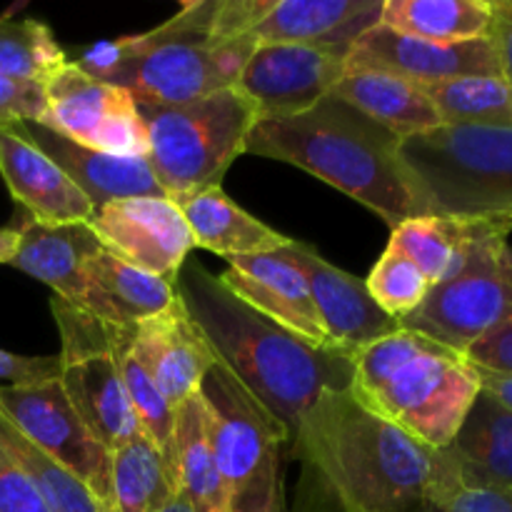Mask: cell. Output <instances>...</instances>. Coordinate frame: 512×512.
Returning a JSON list of instances; mask_svg holds the SVG:
<instances>
[{
	"label": "cell",
	"mask_w": 512,
	"mask_h": 512,
	"mask_svg": "<svg viewBox=\"0 0 512 512\" xmlns=\"http://www.w3.org/2000/svg\"><path fill=\"white\" fill-rule=\"evenodd\" d=\"M290 450L313 495L338 512H428L463 478L450 448L435 450L365 408L353 390H325L295 428Z\"/></svg>",
	"instance_id": "obj_1"
},
{
	"label": "cell",
	"mask_w": 512,
	"mask_h": 512,
	"mask_svg": "<svg viewBox=\"0 0 512 512\" xmlns=\"http://www.w3.org/2000/svg\"><path fill=\"white\" fill-rule=\"evenodd\" d=\"M275 0H195L153 30L103 40L73 60L138 103H188L235 88L258 48L253 30Z\"/></svg>",
	"instance_id": "obj_2"
},
{
	"label": "cell",
	"mask_w": 512,
	"mask_h": 512,
	"mask_svg": "<svg viewBox=\"0 0 512 512\" xmlns=\"http://www.w3.org/2000/svg\"><path fill=\"white\" fill-rule=\"evenodd\" d=\"M175 290L215 360L283 423L290 443L300 418L325 390L350 388V355L305 343L250 308L200 263L183 265Z\"/></svg>",
	"instance_id": "obj_3"
},
{
	"label": "cell",
	"mask_w": 512,
	"mask_h": 512,
	"mask_svg": "<svg viewBox=\"0 0 512 512\" xmlns=\"http://www.w3.org/2000/svg\"><path fill=\"white\" fill-rule=\"evenodd\" d=\"M245 153L315 175L373 210L390 230L423 213L418 188L400 158V138L345 100L328 95L285 118H260Z\"/></svg>",
	"instance_id": "obj_4"
},
{
	"label": "cell",
	"mask_w": 512,
	"mask_h": 512,
	"mask_svg": "<svg viewBox=\"0 0 512 512\" xmlns=\"http://www.w3.org/2000/svg\"><path fill=\"white\" fill-rule=\"evenodd\" d=\"M355 398L435 450L448 448L480 395L478 368L463 353L398 328L350 355Z\"/></svg>",
	"instance_id": "obj_5"
},
{
	"label": "cell",
	"mask_w": 512,
	"mask_h": 512,
	"mask_svg": "<svg viewBox=\"0 0 512 512\" xmlns=\"http://www.w3.org/2000/svg\"><path fill=\"white\" fill-rule=\"evenodd\" d=\"M425 215L493 228L512 210V128L443 123L400 140Z\"/></svg>",
	"instance_id": "obj_6"
},
{
	"label": "cell",
	"mask_w": 512,
	"mask_h": 512,
	"mask_svg": "<svg viewBox=\"0 0 512 512\" xmlns=\"http://www.w3.org/2000/svg\"><path fill=\"white\" fill-rule=\"evenodd\" d=\"M138 110L148 133V163L170 200L220 185L260 120L253 100L238 88L188 103H138Z\"/></svg>",
	"instance_id": "obj_7"
},
{
	"label": "cell",
	"mask_w": 512,
	"mask_h": 512,
	"mask_svg": "<svg viewBox=\"0 0 512 512\" xmlns=\"http://www.w3.org/2000/svg\"><path fill=\"white\" fill-rule=\"evenodd\" d=\"M210 445L233 512H283V455L290 435L220 363L200 385Z\"/></svg>",
	"instance_id": "obj_8"
},
{
	"label": "cell",
	"mask_w": 512,
	"mask_h": 512,
	"mask_svg": "<svg viewBox=\"0 0 512 512\" xmlns=\"http://www.w3.org/2000/svg\"><path fill=\"white\" fill-rule=\"evenodd\" d=\"M468 258L445 283L433 285L418 310L400 320L445 348L463 353L490 330L512 323V248L508 238L473 225Z\"/></svg>",
	"instance_id": "obj_9"
},
{
	"label": "cell",
	"mask_w": 512,
	"mask_h": 512,
	"mask_svg": "<svg viewBox=\"0 0 512 512\" xmlns=\"http://www.w3.org/2000/svg\"><path fill=\"white\" fill-rule=\"evenodd\" d=\"M50 308L60 330V385L90 433L113 453L143 433L115 360L118 328L100 323L55 295Z\"/></svg>",
	"instance_id": "obj_10"
},
{
	"label": "cell",
	"mask_w": 512,
	"mask_h": 512,
	"mask_svg": "<svg viewBox=\"0 0 512 512\" xmlns=\"http://www.w3.org/2000/svg\"><path fill=\"white\" fill-rule=\"evenodd\" d=\"M43 88L45 113L40 125L83 148L148 158V133L128 90L90 78L73 60L50 75Z\"/></svg>",
	"instance_id": "obj_11"
},
{
	"label": "cell",
	"mask_w": 512,
	"mask_h": 512,
	"mask_svg": "<svg viewBox=\"0 0 512 512\" xmlns=\"http://www.w3.org/2000/svg\"><path fill=\"white\" fill-rule=\"evenodd\" d=\"M0 413L110 510V450L83 423L58 375L0 385Z\"/></svg>",
	"instance_id": "obj_12"
},
{
	"label": "cell",
	"mask_w": 512,
	"mask_h": 512,
	"mask_svg": "<svg viewBox=\"0 0 512 512\" xmlns=\"http://www.w3.org/2000/svg\"><path fill=\"white\" fill-rule=\"evenodd\" d=\"M88 228L108 253L123 263L178 283L193 245L178 205L165 195L123 198L95 208Z\"/></svg>",
	"instance_id": "obj_13"
},
{
	"label": "cell",
	"mask_w": 512,
	"mask_h": 512,
	"mask_svg": "<svg viewBox=\"0 0 512 512\" xmlns=\"http://www.w3.org/2000/svg\"><path fill=\"white\" fill-rule=\"evenodd\" d=\"M348 73V53L305 45H258L235 88L253 100L260 118H285L333 95Z\"/></svg>",
	"instance_id": "obj_14"
},
{
	"label": "cell",
	"mask_w": 512,
	"mask_h": 512,
	"mask_svg": "<svg viewBox=\"0 0 512 512\" xmlns=\"http://www.w3.org/2000/svg\"><path fill=\"white\" fill-rule=\"evenodd\" d=\"M348 70H380L418 85H438L460 78H500L498 55L490 38L433 43L380 23L350 48Z\"/></svg>",
	"instance_id": "obj_15"
},
{
	"label": "cell",
	"mask_w": 512,
	"mask_h": 512,
	"mask_svg": "<svg viewBox=\"0 0 512 512\" xmlns=\"http://www.w3.org/2000/svg\"><path fill=\"white\" fill-rule=\"evenodd\" d=\"M290 253L308 280L330 350L353 355L400 328L398 320L380 310L363 278L335 268L318 250L298 240L290 243Z\"/></svg>",
	"instance_id": "obj_16"
},
{
	"label": "cell",
	"mask_w": 512,
	"mask_h": 512,
	"mask_svg": "<svg viewBox=\"0 0 512 512\" xmlns=\"http://www.w3.org/2000/svg\"><path fill=\"white\" fill-rule=\"evenodd\" d=\"M218 278L223 280L225 288L233 290L240 300H245L265 318L275 320L315 348L330 350L310 298L308 280L293 260L290 245L275 253L228 258V270Z\"/></svg>",
	"instance_id": "obj_17"
},
{
	"label": "cell",
	"mask_w": 512,
	"mask_h": 512,
	"mask_svg": "<svg viewBox=\"0 0 512 512\" xmlns=\"http://www.w3.org/2000/svg\"><path fill=\"white\" fill-rule=\"evenodd\" d=\"M130 343L153 383L175 408L200 393L205 375L218 363L180 298L135 325Z\"/></svg>",
	"instance_id": "obj_18"
},
{
	"label": "cell",
	"mask_w": 512,
	"mask_h": 512,
	"mask_svg": "<svg viewBox=\"0 0 512 512\" xmlns=\"http://www.w3.org/2000/svg\"><path fill=\"white\" fill-rule=\"evenodd\" d=\"M0 175L35 223L83 225L93 218L95 205L18 125L0 128Z\"/></svg>",
	"instance_id": "obj_19"
},
{
	"label": "cell",
	"mask_w": 512,
	"mask_h": 512,
	"mask_svg": "<svg viewBox=\"0 0 512 512\" xmlns=\"http://www.w3.org/2000/svg\"><path fill=\"white\" fill-rule=\"evenodd\" d=\"M383 0H275L255 25L258 45H305L350 53L380 23Z\"/></svg>",
	"instance_id": "obj_20"
},
{
	"label": "cell",
	"mask_w": 512,
	"mask_h": 512,
	"mask_svg": "<svg viewBox=\"0 0 512 512\" xmlns=\"http://www.w3.org/2000/svg\"><path fill=\"white\" fill-rule=\"evenodd\" d=\"M18 128L78 185L80 193L95 208L123 198H143V195H158L160 198V195H165L155 180L148 158H128V155H110L83 148V145L53 133L35 120L18 123Z\"/></svg>",
	"instance_id": "obj_21"
},
{
	"label": "cell",
	"mask_w": 512,
	"mask_h": 512,
	"mask_svg": "<svg viewBox=\"0 0 512 512\" xmlns=\"http://www.w3.org/2000/svg\"><path fill=\"white\" fill-rule=\"evenodd\" d=\"M20 248L13 268L53 288L55 298L83 310L88 298V260L103 245L83 225H43L25 218L18 225Z\"/></svg>",
	"instance_id": "obj_22"
},
{
	"label": "cell",
	"mask_w": 512,
	"mask_h": 512,
	"mask_svg": "<svg viewBox=\"0 0 512 512\" xmlns=\"http://www.w3.org/2000/svg\"><path fill=\"white\" fill-rule=\"evenodd\" d=\"M173 203L178 205L188 223L195 248L223 255L225 260L235 255L275 253L293 243V238L278 233L240 208L220 185L180 195V198H173Z\"/></svg>",
	"instance_id": "obj_23"
},
{
	"label": "cell",
	"mask_w": 512,
	"mask_h": 512,
	"mask_svg": "<svg viewBox=\"0 0 512 512\" xmlns=\"http://www.w3.org/2000/svg\"><path fill=\"white\" fill-rule=\"evenodd\" d=\"M175 298V283L143 273L105 248L88 260V298L83 313L100 323L130 330L173 305Z\"/></svg>",
	"instance_id": "obj_24"
},
{
	"label": "cell",
	"mask_w": 512,
	"mask_h": 512,
	"mask_svg": "<svg viewBox=\"0 0 512 512\" xmlns=\"http://www.w3.org/2000/svg\"><path fill=\"white\" fill-rule=\"evenodd\" d=\"M335 98L345 100L388 128L400 140L443 125L438 108L418 83L380 70H348L333 90Z\"/></svg>",
	"instance_id": "obj_25"
},
{
	"label": "cell",
	"mask_w": 512,
	"mask_h": 512,
	"mask_svg": "<svg viewBox=\"0 0 512 512\" xmlns=\"http://www.w3.org/2000/svg\"><path fill=\"white\" fill-rule=\"evenodd\" d=\"M173 465L175 485L193 512H233L223 475L215 463L213 445L205 420V405L200 393L185 400L175 410L173 433Z\"/></svg>",
	"instance_id": "obj_26"
},
{
	"label": "cell",
	"mask_w": 512,
	"mask_h": 512,
	"mask_svg": "<svg viewBox=\"0 0 512 512\" xmlns=\"http://www.w3.org/2000/svg\"><path fill=\"white\" fill-rule=\"evenodd\" d=\"M448 448L468 483L512 488V413L483 390Z\"/></svg>",
	"instance_id": "obj_27"
},
{
	"label": "cell",
	"mask_w": 512,
	"mask_h": 512,
	"mask_svg": "<svg viewBox=\"0 0 512 512\" xmlns=\"http://www.w3.org/2000/svg\"><path fill=\"white\" fill-rule=\"evenodd\" d=\"M495 8L488 0H383L380 25L433 43L490 38Z\"/></svg>",
	"instance_id": "obj_28"
},
{
	"label": "cell",
	"mask_w": 512,
	"mask_h": 512,
	"mask_svg": "<svg viewBox=\"0 0 512 512\" xmlns=\"http://www.w3.org/2000/svg\"><path fill=\"white\" fill-rule=\"evenodd\" d=\"M178 495L173 468L145 433L110 453V510L160 512Z\"/></svg>",
	"instance_id": "obj_29"
},
{
	"label": "cell",
	"mask_w": 512,
	"mask_h": 512,
	"mask_svg": "<svg viewBox=\"0 0 512 512\" xmlns=\"http://www.w3.org/2000/svg\"><path fill=\"white\" fill-rule=\"evenodd\" d=\"M473 233V225L438 215H418L390 230L388 248L400 250L415 263L430 285H440L463 268Z\"/></svg>",
	"instance_id": "obj_30"
},
{
	"label": "cell",
	"mask_w": 512,
	"mask_h": 512,
	"mask_svg": "<svg viewBox=\"0 0 512 512\" xmlns=\"http://www.w3.org/2000/svg\"><path fill=\"white\" fill-rule=\"evenodd\" d=\"M0 450L38 485L53 512H110L75 475L60 468L38 445L30 443L3 413H0Z\"/></svg>",
	"instance_id": "obj_31"
},
{
	"label": "cell",
	"mask_w": 512,
	"mask_h": 512,
	"mask_svg": "<svg viewBox=\"0 0 512 512\" xmlns=\"http://www.w3.org/2000/svg\"><path fill=\"white\" fill-rule=\"evenodd\" d=\"M68 63L53 30L33 18L0 15V78L43 85Z\"/></svg>",
	"instance_id": "obj_32"
},
{
	"label": "cell",
	"mask_w": 512,
	"mask_h": 512,
	"mask_svg": "<svg viewBox=\"0 0 512 512\" xmlns=\"http://www.w3.org/2000/svg\"><path fill=\"white\" fill-rule=\"evenodd\" d=\"M420 88L433 100L443 123L512 128V85L503 78H460Z\"/></svg>",
	"instance_id": "obj_33"
},
{
	"label": "cell",
	"mask_w": 512,
	"mask_h": 512,
	"mask_svg": "<svg viewBox=\"0 0 512 512\" xmlns=\"http://www.w3.org/2000/svg\"><path fill=\"white\" fill-rule=\"evenodd\" d=\"M130 340H133V328H118V333H115V360H118L120 378H123L125 393H128V400L133 405L140 428L158 445V450L165 455L170 465V458H173L175 410L178 408L170 405L168 398L160 393L158 385L153 383L150 373L143 368L138 355H135Z\"/></svg>",
	"instance_id": "obj_34"
},
{
	"label": "cell",
	"mask_w": 512,
	"mask_h": 512,
	"mask_svg": "<svg viewBox=\"0 0 512 512\" xmlns=\"http://www.w3.org/2000/svg\"><path fill=\"white\" fill-rule=\"evenodd\" d=\"M365 285H368V293L373 295L380 310L398 323L408 318L413 310H418L433 288L428 278L415 268V263H410L395 248H385V253L375 260L373 270L365 278Z\"/></svg>",
	"instance_id": "obj_35"
},
{
	"label": "cell",
	"mask_w": 512,
	"mask_h": 512,
	"mask_svg": "<svg viewBox=\"0 0 512 512\" xmlns=\"http://www.w3.org/2000/svg\"><path fill=\"white\" fill-rule=\"evenodd\" d=\"M428 512H512V488L460 480L430 503Z\"/></svg>",
	"instance_id": "obj_36"
},
{
	"label": "cell",
	"mask_w": 512,
	"mask_h": 512,
	"mask_svg": "<svg viewBox=\"0 0 512 512\" xmlns=\"http://www.w3.org/2000/svg\"><path fill=\"white\" fill-rule=\"evenodd\" d=\"M45 113V88L28 80L0 78V128L18 123H38Z\"/></svg>",
	"instance_id": "obj_37"
},
{
	"label": "cell",
	"mask_w": 512,
	"mask_h": 512,
	"mask_svg": "<svg viewBox=\"0 0 512 512\" xmlns=\"http://www.w3.org/2000/svg\"><path fill=\"white\" fill-rule=\"evenodd\" d=\"M0 512H53L38 485L0 450Z\"/></svg>",
	"instance_id": "obj_38"
},
{
	"label": "cell",
	"mask_w": 512,
	"mask_h": 512,
	"mask_svg": "<svg viewBox=\"0 0 512 512\" xmlns=\"http://www.w3.org/2000/svg\"><path fill=\"white\" fill-rule=\"evenodd\" d=\"M465 358L480 370L512 375V323L500 325V328L490 330L483 338L475 340L465 350Z\"/></svg>",
	"instance_id": "obj_39"
},
{
	"label": "cell",
	"mask_w": 512,
	"mask_h": 512,
	"mask_svg": "<svg viewBox=\"0 0 512 512\" xmlns=\"http://www.w3.org/2000/svg\"><path fill=\"white\" fill-rule=\"evenodd\" d=\"M58 375V355L55 358H28L0 350V385H25L48 380Z\"/></svg>",
	"instance_id": "obj_40"
},
{
	"label": "cell",
	"mask_w": 512,
	"mask_h": 512,
	"mask_svg": "<svg viewBox=\"0 0 512 512\" xmlns=\"http://www.w3.org/2000/svg\"><path fill=\"white\" fill-rule=\"evenodd\" d=\"M495 18L493 30H490V43H493L495 55H498L500 78L512 85V15L500 8V3H493Z\"/></svg>",
	"instance_id": "obj_41"
},
{
	"label": "cell",
	"mask_w": 512,
	"mask_h": 512,
	"mask_svg": "<svg viewBox=\"0 0 512 512\" xmlns=\"http://www.w3.org/2000/svg\"><path fill=\"white\" fill-rule=\"evenodd\" d=\"M478 375H480V390L512 413V375L490 373V370H480V368H478Z\"/></svg>",
	"instance_id": "obj_42"
},
{
	"label": "cell",
	"mask_w": 512,
	"mask_h": 512,
	"mask_svg": "<svg viewBox=\"0 0 512 512\" xmlns=\"http://www.w3.org/2000/svg\"><path fill=\"white\" fill-rule=\"evenodd\" d=\"M20 235L15 228H0V265H10L18 255Z\"/></svg>",
	"instance_id": "obj_43"
},
{
	"label": "cell",
	"mask_w": 512,
	"mask_h": 512,
	"mask_svg": "<svg viewBox=\"0 0 512 512\" xmlns=\"http://www.w3.org/2000/svg\"><path fill=\"white\" fill-rule=\"evenodd\" d=\"M490 230H495V233H500V235H505V238H508V235L512 233V210H508L505 215H500L498 223H495Z\"/></svg>",
	"instance_id": "obj_44"
},
{
	"label": "cell",
	"mask_w": 512,
	"mask_h": 512,
	"mask_svg": "<svg viewBox=\"0 0 512 512\" xmlns=\"http://www.w3.org/2000/svg\"><path fill=\"white\" fill-rule=\"evenodd\" d=\"M160 512H193V508H190V505L185 503V498H183V495L178 493V495H175V498L170 500V503L165 505V508L160 510Z\"/></svg>",
	"instance_id": "obj_45"
},
{
	"label": "cell",
	"mask_w": 512,
	"mask_h": 512,
	"mask_svg": "<svg viewBox=\"0 0 512 512\" xmlns=\"http://www.w3.org/2000/svg\"><path fill=\"white\" fill-rule=\"evenodd\" d=\"M498 3H500V8L505 10V13L512 15V0H498Z\"/></svg>",
	"instance_id": "obj_46"
}]
</instances>
